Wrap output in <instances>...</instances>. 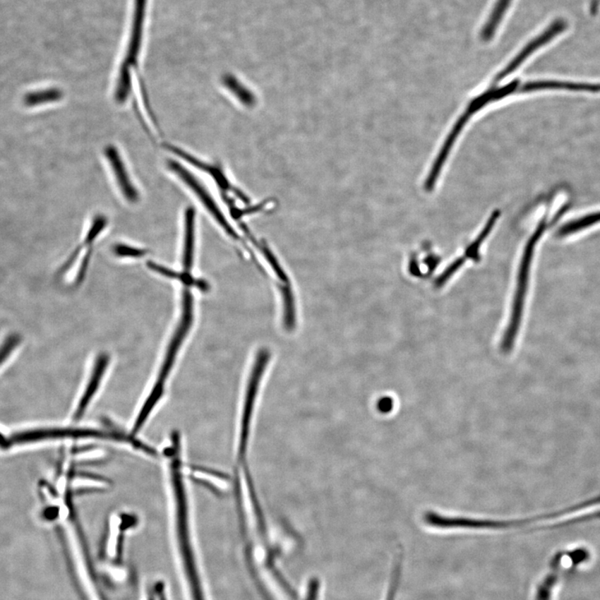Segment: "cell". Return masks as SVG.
<instances>
[{
  "instance_id": "cell-3",
  "label": "cell",
  "mask_w": 600,
  "mask_h": 600,
  "mask_svg": "<svg viewBox=\"0 0 600 600\" xmlns=\"http://www.w3.org/2000/svg\"><path fill=\"white\" fill-rule=\"evenodd\" d=\"M166 167L169 172L174 175L184 186H186L203 207L209 212L216 222L218 223L229 236L239 239L238 234L229 224L228 220L220 210L213 195L204 183L193 174L192 170L187 167L186 164L179 161L177 159H169L166 161Z\"/></svg>"
},
{
  "instance_id": "cell-6",
  "label": "cell",
  "mask_w": 600,
  "mask_h": 600,
  "mask_svg": "<svg viewBox=\"0 0 600 600\" xmlns=\"http://www.w3.org/2000/svg\"><path fill=\"white\" fill-rule=\"evenodd\" d=\"M109 364V357L108 354H100L96 359L89 381H88L85 390H83L82 395L76 405V408L73 409L72 415L73 421H80V420L85 417L86 413L89 412L92 403L94 402V400L97 394H98L101 383H102Z\"/></svg>"
},
{
  "instance_id": "cell-12",
  "label": "cell",
  "mask_w": 600,
  "mask_h": 600,
  "mask_svg": "<svg viewBox=\"0 0 600 600\" xmlns=\"http://www.w3.org/2000/svg\"><path fill=\"white\" fill-rule=\"evenodd\" d=\"M510 2L511 0H498L495 8L488 18L487 24L482 31V39L484 41L491 40L495 35L498 25H500L503 17H504L508 8L510 6Z\"/></svg>"
},
{
  "instance_id": "cell-5",
  "label": "cell",
  "mask_w": 600,
  "mask_h": 600,
  "mask_svg": "<svg viewBox=\"0 0 600 600\" xmlns=\"http://www.w3.org/2000/svg\"><path fill=\"white\" fill-rule=\"evenodd\" d=\"M103 155L120 195L128 204L137 205L140 201V191L121 151L116 145H108L104 148Z\"/></svg>"
},
{
  "instance_id": "cell-15",
  "label": "cell",
  "mask_w": 600,
  "mask_h": 600,
  "mask_svg": "<svg viewBox=\"0 0 600 600\" xmlns=\"http://www.w3.org/2000/svg\"><path fill=\"white\" fill-rule=\"evenodd\" d=\"M18 343V339L16 336L9 338L8 341L4 342L0 347V366L6 361L7 359L11 356L13 349H16Z\"/></svg>"
},
{
  "instance_id": "cell-10",
  "label": "cell",
  "mask_w": 600,
  "mask_h": 600,
  "mask_svg": "<svg viewBox=\"0 0 600 600\" xmlns=\"http://www.w3.org/2000/svg\"><path fill=\"white\" fill-rule=\"evenodd\" d=\"M184 253L183 265L184 273L191 274L195 251L196 211L193 207L188 206L184 215Z\"/></svg>"
},
{
  "instance_id": "cell-2",
  "label": "cell",
  "mask_w": 600,
  "mask_h": 600,
  "mask_svg": "<svg viewBox=\"0 0 600 600\" xmlns=\"http://www.w3.org/2000/svg\"><path fill=\"white\" fill-rule=\"evenodd\" d=\"M193 323V297L191 292L186 289L183 294L182 315L181 320L177 327L176 331L170 341L167 353H166L164 361L155 381L150 390L143 400L140 409L146 414H154L159 409L162 403L166 392V385L168 384L170 373L172 372L175 359H176L179 350L184 342V339L191 330Z\"/></svg>"
},
{
  "instance_id": "cell-1",
  "label": "cell",
  "mask_w": 600,
  "mask_h": 600,
  "mask_svg": "<svg viewBox=\"0 0 600 600\" xmlns=\"http://www.w3.org/2000/svg\"><path fill=\"white\" fill-rule=\"evenodd\" d=\"M147 4L148 0H135L131 33L113 87L114 103L120 106L128 104L135 92L144 42Z\"/></svg>"
},
{
  "instance_id": "cell-4",
  "label": "cell",
  "mask_w": 600,
  "mask_h": 600,
  "mask_svg": "<svg viewBox=\"0 0 600 600\" xmlns=\"http://www.w3.org/2000/svg\"><path fill=\"white\" fill-rule=\"evenodd\" d=\"M546 229V220H543L535 230L532 237L530 238L527 246H526L522 261L520 268V273L518 277V284H517V289L515 297L513 311L510 317V321L508 330L505 332L504 339L502 341V349L505 352H509L513 347L517 333H518L519 327L522 316L524 302L525 298L526 290H527L528 277L529 275L530 265H532L533 253L535 246L538 240L543 234L544 229Z\"/></svg>"
},
{
  "instance_id": "cell-11",
  "label": "cell",
  "mask_w": 600,
  "mask_h": 600,
  "mask_svg": "<svg viewBox=\"0 0 600 600\" xmlns=\"http://www.w3.org/2000/svg\"><path fill=\"white\" fill-rule=\"evenodd\" d=\"M64 98V92L59 88L30 92L24 97V103L29 107L59 102Z\"/></svg>"
},
{
  "instance_id": "cell-13",
  "label": "cell",
  "mask_w": 600,
  "mask_h": 600,
  "mask_svg": "<svg viewBox=\"0 0 600 600\" xmlns=\"http://www.w3.org/2000/svg\"><path fill=\"white\" fill-rule=\"evenodd\" d=\"M600 223V212L597 213L585 215L575 221H572L563 227L560 232L562 236L580 232L585 228H589L593 224Z\"/></svg>"
},
{
  "instance_id": "cell-7",
  "label": "cell",
  "mask_w": 600,
  "mask_h": 600,
  "mask_svg": "<svg viewBox=\"0 0 600 600\" xmlns=\"http://www.w3.org/2000/svg\"><path fill=\"white\" fill-rule=\"evenodd\" d=\"M498 217H500V212H493L491 216L489 217L486 224L484 225L481 233H479L478 237L475 239L474 241L470 244L468 248L465 249L464 256L457 258V260L452 263V264L448 267L447 269L443 272L442 275L436 280V285L437 287H440V286L445 284L448 280H449L452 275H455V272L464 264L466 260H472L474 261H479L480 260L479 249L481 248L484 239L488 236L489 233H491L493 228L495 227Z\"/></svg>"
},
{
  "instance_id": "cell-9",
  "label": "cell",
  "mask_w": 600,
  "mask_h": 600,
  "mask_svg": "<svg viewBox=\"0 0 600 600\" xmlns=\"http://www.w3.org/2000/svg\"><path fill=\"white\" fill-rule=\"evenodd\" d=\"M569 90L600 92V84L588 83H574L556 80H540L524 83L519 85L517 93H529L539 90Z\"/></svg>"
},
{
  "instance_id": "cell-8",
  "label": "cell",
  "mask_w": 600,
  "mask_h": 600,
  "mask_svg": "<svg viewBox=\"0 0 600 600\" xmlns=\"http://www.w3.org/2000/svg\"><path fill=\"white\" fill-rule=\"evenodd\" d=\"M566 28V23L563 20H558L549 26L548 29L544 32L541 35L537 37L529 42L525 47L521 50L520 53L508 64V66L498 73L496 80H500L502 78L510 75L512 72L516 71L521 64H522L526 59H528L530 55L536 52L541 46L547 44L553 37L564 31Z\"/></svg>"
},
{
  "instance_id": "cell-16",
  "label": "cell",
  "mask_w": 600,
  "mask_h": 600,
  "mask_svg": "<svg viewBox=\"0 0 600 600\" xmlns=\"http://www.w3.org/2000/svg\"><path fill=\"white\" fill-rule=\"evenodd\" d=\"M9 447H11V441H9V438H7L3 435L1 432H0V449H8Z\"/></svg>"
},
{
  "instance_id": "cell-14",
  "label": "cell",
  "mask_w": 600,
  "mask_h": 600,
  "mask_svg": "<svg viewBox=\"0 0 600 600\" xmlns=\"http://www.w3.org/2000/svg\"><path fill=\"white\" fill-rule=\"evenodd\" d=\"M114 252L119 257L128 258H140L146 253V251L143 249L133 248L126 244H117L114 248Z\"/></svg>"
}]
</instances>
